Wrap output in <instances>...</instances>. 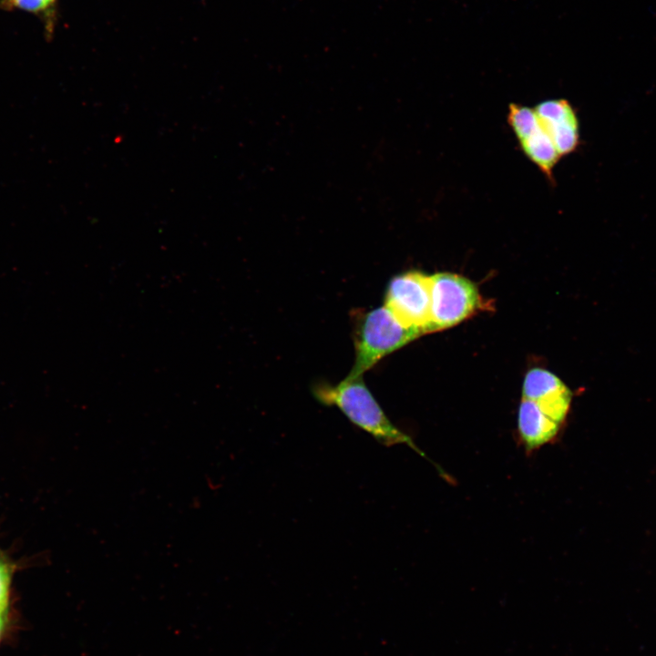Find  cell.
I'll list each match as a JSON object with an SVG mask.
<instances>
[{
	"label": "cell",
	"instance_id": "9c48e42d",
	"mask_svg": "<svg viewBox=\"0 0 656 656\" xmlns=\"http://www.w3.org/2000/svg\"><path fill=\"white\" fill-rule=\"evenodd\" d=\"M0 9L34 15L42 22L45 36L51 39L54 36L58 21V0H0Z\"/></svg>",
	"mask_w": 656,
	"mask_h": 656
},
{
	"label": "cell",
	"instance_id": "6da1fadb",
	"mask_svg": "<svg viewBox=\"0 0 656 656\" xmlns=\"http://www.w3.org/2000/svg\"><path fill=\"white\" fill-rule=\"evenodd\" d=\"M315 398L323 405L337 407L359 429L384 446L405 445L429 460L413 439L399 429L366 386L363 376L344 378L336 385L321 384L313 388Z\"/></svg>",
	"mask_w": 656,
	"mask_h": 656
},
{
	"label": "cell",
	"instance_id": "8fae6325",
	"mask_svg": "<svg viewBox=\"0 0 656 656\" xmlns=\"http://www.w3.org/2000/svg\"><path fill=\"white\" fill-rule=\"evenodd\" d=\"M14 566L0 553V610H10Z\"/></svg>",
	"mask_w": 656,
	"mask_h": 656
},
{
	"label": "cell",
	"instance_id": "ba28073f",
	"mask_svg": "<svg viewBox=\"0 0 656 656\" xmlns=\"http://www.w3.org/2000/svg\"><path fill=\"white\" fill-rule=\"evenodd\" d=\"M518 141L526 157L539 169L550 182H553V170L561 157L540 124L518 138Z\"/></svg>",
	"mask_w": 656,
	"mask_h": 656
},
{
	"label": "cell",
	"instance_id": "7c38bea8",
	"mask_svg": "<svg viewBox=\"0 0 656 656\" xmlns=\"http://www.w3.org/2000/svg\"><path fill=\"white\" fill-rule=\"evenodd\" d=\"M14 627L10 610H0V646L7 639Z\"/></svg>",
	"mask_w": 656,
	"mask_h": 656
},
{
	"label": "cell",
	"instance_id": "277c9868",
	"mask_svg": "<svg viewBox=\"0 0 656 656\" xmlns=\"http://www.w3.org/2000/svg\"><path fill=\"white\" fill-rule=\"evenodd\" d=\"M431 277L418 271L394 276L386 288L384 306L405 327L429 333Z\"/></svg>",
	"mask_w": 656,
	"mask_h": 656
},
{
	"label": "cell",
	"instance_id": "3957f363",
	"mask_svg": "<svg viewBox=\"0 0 656 656\" xmlns=\"http://www.w3.org/2000/svg\"><path fill=\"white\" fill-rule=\"evenodd\" d=\"M430 277L432 302L429 333L461 323L480 306L478 290L469 279L451 272H438Z\"/></svg>",
	"mask_w": 656,
	"mask_h": 656
},
{
	"label": "cell",
	"instance_id": "5b68a950",
	"mask_svg": "<svg viewBox=\"0 0 656 656\" xmlns=\"http://www.w3.org/2000/svg\"><path fill=\"white\" fill-rule=\"evenodd\" d=\"M534 110L561 158L577 150L580 145L579 122L568 100L548 99L537 104Z\"/></svg>",
	"mask_w": 656,
	"mask_h": 656
},
{
	"label": "cell",
	"instance_id": "7a4b0ae2",
	"mask_svg": "<svg viewBox=\"0 0 656 656\" xmlns=\"http://www.w3.org/2000/svg\"><path fill=\"white\" fill-rule=\"evenodd\" d=\"M422 334L404 326L384 305L367 312L356 331L354 363L346 378L363 376L384 356Z\"/></svg>",
	"mask_w": 656,
	"mask_h": 656
},
{
	"label": "cell",
	"instance_id": "30bf717a",
	"mask_svg": "<svg viewBox=\"0 0 656 656\" xmlns=\"http://www.w3.org/2000/svg\"><path fill=\"white\" fill-rule=\"evenodd\" d=\"M507 122L517 139L522 138L539 125L534 108L516 103L509 104Z\"/></svg>",
	"mask_w": 656,
	"mask_h": 656
},
{
	"label": "cell",
	"instance_id": "52a82bcc",
	"mask_svg": "<svg viewBox=\"0 0 656 656\" xmlns=\"http://www.w3.org/2000/svg\"><path fill=\"white\" fill-rule=\"evenodd\" d=\"M560 425L536 403L522 398L518 413V431L527 452L535 451L552 442L558 436Z\"/></svg>",
	"mask_w": 656,
	"mask_h": 656
},
{
	"label": "cell",
	"instance_id": "8992f818",
	"mask_svg": "<svg viewBox=\"0 0 656 656\" xmlns=\"http://www.w3.org/2000/svg\"><path fill=\"white\" fill-rule=\"evenodd\" d=\"M522 394V398L533 401L546 415L563 424L572 394L557 375L542 368L530 369L525 375Z\"/></svg>",
	"mask_w": 656,
	"mask_h": 656
}]
</instances>
